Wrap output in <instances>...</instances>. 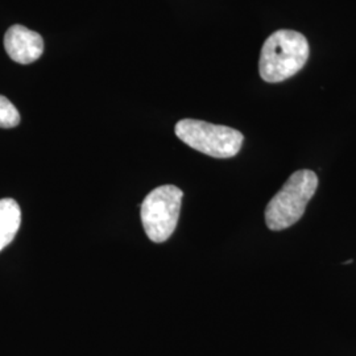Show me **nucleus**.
I'll list each match as a JSON object with an SVG mask.
<instances>
[{
	"mask_svg": "<svg viewBox=\"0 0 356 356\" xmlns=\"http://www.w3.org/2000/svg\"><path fill=\"white\" fill-rule=\"evenodd\" d=\"M22 223L20 206L11 198L0 200V251L13 242Z\"/></svg>",
	"mask_w": 356,
	"mask_h": 356,
	"instance_id": "nucleus-6",
	"label": "nucleus"
},
{
	"mask_svg": "<svg viewBox=\"0 0 356 356\" xmlns=\"http://www.w3.org/2000/svg\"><path fill=\"white\" fill-rule=\"evenodd\" d=\"M176 135L193 149L216 159H229L242 148V132L195 119H184L176 124Z\"/></svg>",
	"mask_w": 356,
	"mask_h": 356,
	"instance_id": "nucleus-3",
	"label": "nucleus"
},
{
	"mask_svg": "<svg viewBox=\"0 0 356 356\" xmlns=\"http://www.w3.org/2000/svg\"><path fill=\"white\" fill-rule=\"evenodd\" d=\"M20 114L10 99L0 95V128H13L19 126Z\"/></svg>",
	"mask_w": 356,
	"mask_h": 356,
	"instance_id": "nucleus-7",
	"label": "nucleus"
},
{
	"mask_svg": "<svg viewBox=\"0 0 356 356\" xmlns=\"http://www.w3.org/2000/svg\"><path fill=\"white\" fill-rule=\"evenodd\" d=\"M184 193L175 185L151 191L141 204V222L153 243L168 241L177 227Z\"/></svg>",
	"mask_w": 356,
	"mask_h": 356,
	"instance_id": "nucleus-4",
	"label": "nucleus"
},
{
	"mask_svg": "<svg viewBox=\"0 0 356 356\" xmlns=\"http://www.w3.org/2000/svg\"><path fill=\"white\" fill-rule=\"evenodd\" d=\"M307 38L292 29H280L266 40L259 60L260 76L269 83L296 76L309 58Z\"/></svg>",
	"mask_w": 356,
	"mask_h": 356,
	"instance_id": "nucleus-1",
	"label": "nucleus"
},
{
	"mask_svg": "<svg viewBox=\"0 0 356 356\" xmlns=\"http://www.w3.org/2000/svg\"><path fill=\"white\" fill-rule=\"evenodd\" d=\"M318 188V177L313 170L294 172L281 191L269 201L266 209V223L272 231L288 229L305 213L306 206Z\"/></svg>",
	"mask_w": 356,
	"mask_h": 356,
	"instance_id": "nucleus-2",
	"label": "nucleus"
},
{
	"mask_svg": "<svg viewBox=\"0 0 356 356\" xmlns=\"http://www.w3.org/2000/svg\"><path fill=\"white\" fill-rule=\"evenodd\" d=\"M4 48L15 63L32 64L38 61L44 51V38L38 32L16 24L6 32Z\"/></svg>",
	"mask_w": 356,
	"mask_h": 356,
	"instance_id": "nucleus-5",
	"label": "nucleus"
}]
</instances>
